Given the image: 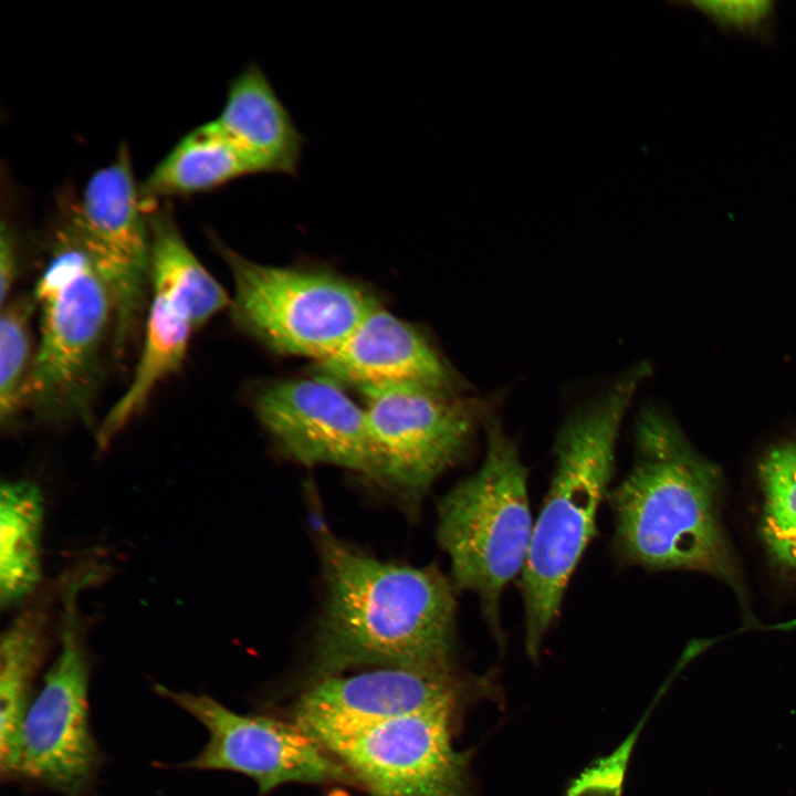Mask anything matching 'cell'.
Returning a JSON list of instances; mask_svg holds the SVG:
<instances>
[{
  "label": "cell",
  "mask_w": 796,
  "mask_h": 796,
  "mask_svg": "<svg viewBox=\"0 0 796 796\" xmlns=\"http://www.w3.org/2000/svg\"><path fill=\"white\" fill-rule=\"evenodd\" d=\"M315 537L326 600L307 668L311 684L360 666L450 668L455 586L437 566L383 562L336 537Z\"/></svg>",
  "instance_id": "cell-1"
},
{
  "label": "cell",
  "mask_w": 796,
  "mask_h": 796,
  "mask_svg": "<svg viewBox=\"0 0 796 796\" xmlns=\"http://www.w3.org/2000/svg\"><path fill=\"white\" fill-rule=\"evenodd\" d=\"M647 373L645 365L620 373L570 407L557 429L554 471L520 579L525 648L532 659L538 657L569 579L597 533L596 517L608 495L620 429Z\"/></svg>",
  "instance_id": "cell-2"
},
{
  "label": "cell",
  "mask_w": 796,
  "mask_h": 796,
  "mask_svg": "<svg viewBox=\"0 0 796 796\" xmlns=\"http://www.w3.org/2000/svg\"><path fill=\"white\" fill-rule=\"evenodd\" d=\"M633 444L630 471L607 495L619 559L652 570H702L732 582L719 519V469L654 406L639 410Z\"/></svg>",
  "instance_id": "cell-3"
},
{
  "label": "cell",
  "mask_w": 796,
  "mask_h": 796,
  "mask_svg": "<svg viewBox=\"0 0 796 796\" xmlns=\"http://www.w3.org/2000/svg\"><path fill=\"white\" fill-rule=\"evenodd\" d=\"M480 468L439 502L438 540L451 563L457 589L474 593L496 641H504L501 596L522 573L534 522L527 468L499 412L484 426Z\"/></svg>",
  "instance_id": "cell-4"
},
{
  "label": "cell",
  "mask_w": 796,
  "mask_h": 796,
  "mask_svg": "<svg viewBox=\"0 0 796 796\" xmlns=\"http://www.w3.org/2000/svg\"><path fill=\"white\" fill-rule=\"evenodd\" d=\"M32 295L40 310V337L27 406L46 423H90L114 310L108 289L65 223Z\"/></svg>",
  "instance_id": "cell-5"
},
{
  "label": "cell",
  "mask_w": 796,
  "mask_h": 796,
  "mask_svg": "<svg viewBox=\"0 0 796 796\" xmlns=\"http://www.w3.org/2000/svg\"><path fill=\"white\" fill-rule=\"evenodd\" d=\"M211 239L233 280V321L276 352L321 363L378 304L360 285L335 273L260 264Z\"/></svg>",
  "instance_id": "cell-6"
},
{
  "label": "cell",
  "mask_w": 796,
  "mask_h": 796,
  "mask_svg": "<svg viewBox=\"0 0 796 796\" xmlns=\"http://www.w3.org/2000/svg\"><path fill=\"white\" fill-rule=\"evenodd\" d=\"M377 457V480L406 499L421 498L472 449L503 396H465L422 385L362 391Z\"/></svg>",
  "instance_id": "cell-7"
},
{
  "label": "cell",
  "mask_w": 796,
  "mask_h": 796,
  "mask_svg": "<svg viewBox=\"0 0 796 796\" xmlns=\"http://www.w3.org/2000/svg\"><path fill=\"white\" fill-rule=\"evenodd\" d=\"M90 574L64 590L60 652L25 713L20 739L18 778L64 796H88L101 754L90 725L91 663L77 596Z\"/></svg>",
  "instance_id": "cell-8"
},
{
  "label": "cell",
  "mask_w": 796,
  "mask_h": 796,
  "mask_svg": "<svg viewBox=\"0 0 796 796\" xmlns=\"http://www.w3.org/2000/svg\"><path fill=\"white\" fill-rule=\"evenodd\" d=\"M66 226L109 291L113 347L122 355L135 336L150 291V233L125 146L97 170L70 210Z\"/></svg>",
  "instance_id": "cell-9"
},
{
  "label": "cell",
  "mask_w": 796,
  "mask_h": 796,
  "mask_svg": "<svg viewBox=\"0 0 796 796\" xmlns=\"http://www.w3.org/2000/svg\"><path fill=\"white\" fill-rule=\"evenodd\" d=\"M452 713L407 715L317 742L369 796H469V754L453 746Z\"/></svg>",
  "instance_id": "cell-10"
},
{
  "label": "cell",
  "mask_w": 796,
  "mask_h": 796,
  "mask_svg": "<svg viewBox=\"0 0 796 796\" xmlns=\"http://www.w3.org/2000/svg\"><path fill=\"white\" fill-rule=\"evenodd\" d=\"M156 691L188 712L208 731L200 753L181 767L229 771L252 778L259 795L286 783H350L346 767L296 723L239 714L207 694Z\"/></svg>",
  "instance_id": "cell-11"
},
{
  "label": "cell",
  "mask_w": 796,
  "mask_h": 796,
  "mask_svg": "<svg viewBox=\"0 0 796 796\" xmlns=\"http://www.w3.org/2000/svg\"><path fill=\"white\" fill-rule=\"evenodd\" d=\"M254 409L281 450L307 464L343 467L377 479L365 408L326 376L289 379L261 390Z\"/></svg>",
  "instance_id": "cell-12"
},
{
  "label": "cell",
  "mask_w": 796,
  "mask_h": 796,
  "mask_svg": "<svg viewBox=\"0 0 796 796\" xmlns=\"http://www.w3.org/2000/svg\"><path fill=\"white\" fill-rule=\"evenodd\" d=\"M467 682L450 668H378L311 684L295 723L316 741L407 715L454 710Z\"/></svg>",
  "instance_id": "cell-13"
},
{
  "label": "cell",
  "mask_w": 796,
  "mask_h": 796,
  "mask_svg": "<svg viewBox=\"0 0 796 796\" xmlns=\"http://www.w3.org/2000/svg\"><path fill=\"white\" fill-rule=\"evenodd\" d=\"M318 366L323 376L362 391L395 385L462 391L459 377L434 346L379 303Z\"/></svg>",
  "instance_id": "cell-14"
},
{
  "label": "cell",
  "mask_w": 796,
  "mask_h": 796,
  "mask_svg": "<svg viewBox=\"0 0 796 796\" xmlns=\"http://www.w3.org/2000/svg\"><path fill=\"white\" fill-rule=\"evenodd\" d=\"M206 125L245 155L259 174L297 176L305 138L256 63L230 82L220 114Z\"/></svg>",
  "instance_id": "cell-15"
},
{
  "label": "cell",
  "mask_w": 796,
  "mask_h": 796,
  "mask_svg": "<svg viewBox=\"0 0 796 796\" xmlns=\"http://www.w3.org/2000/svg\"><path fill=\"white\" fill-rule=\"evenodd\" d=\"M139 360L125 392L111 407L96 430V443L105 450L147 405L155 388L182 365L191 333L196 329L187 306L158 290H150Z\"/></svg>",
  "instance_id": "cell-16"
},
{
  "label": "cell",
  "mask_w": 796,
  "mask_h": 796,
  "mask_svg": "<svg viewBox=\"0 0 796 796\" xmlns=\"http://www.w3.org/2000/svg\"><path fill=\"white\" fill-rule=\"evenodd\" d=\"M49 647V614L34 604L12 620L0 645V768L2 781L18 778L21 730L33 684Z\"/></svg>",
  "instance_id": "cell-17"
},
{
  "label": "cell",
  "mask_w": 796,
  "mask_h": 796,
  "mask_svg": "<svg viewBox=\"0 0 796 796\" xmlns=\"http://www.w3.org/2000/svg\"><path fill=\"white\" fill-rule=\"evenodd\" d=\"M259 174L255 165L206 124L197 127L163 158L139 187L148 212L154 202L221 187Z\"/></svg>",
  "instance_id": "cell-18"
},
{
  "label": "cell",
  "mask_w": 796,
  "mask_h": 796,
  "mask_svg": "<svg viewBox=\"0 0 796 796\" xmlns=\"http://www.w3.org/2000/svg\"><path fill=\"white\" fill-rule=\"evenodd\" d=\"M148 224L150 289L185 303L196 329L230 307L231 297L191 251L168 205L150 209Z\"/></svg>",
  "instance_id": "cell-19"
},
{
  "label": "cell",
  "mask_w": 796,
  "mask_h": 796,
  "mask_svg": "<svg viewBox=\"0 0 796 796\" xmlns=\"http://www.w3.org/2000/svg\"><path fill=\"white\" fill-rule=\"evenodd\" d=\"M44 499L27 480L7 481L0 495V601L9 608L24 601L41 578Z\"/></svg>",
  "instance_id": "cell-20"
},
{
  "label": "cell",
  "mask_w": 796,
  "mask_h": 796,
  "mask_svg": "<svg viewBox=\"0 0 796 796\" xmlns=\"http://www.w3.org/2000/svg\"><path fill=\"white\" fill-rule=\"evenodd\" d=\"M761 532L771 556L796 570V441L772 448L762 459Z\"/></svg>",
  "instance_id": "cell-21"
},
{
  "label": "cell",
  "mask_w": 796,
  "mask_h": 796,
  "mask_svg": "<svg viewBox=\"0 0 796 796\" xmlns=\"http://www.w3.org/2000/svg\"><path fill=\"white\" fill-rule=\"evenodd\" d=\"M36 302L31 294L10 297L1 305L0 317V422L10 427L22 407L33 356L31 317Z\"/></svg>",
  "instance_id": "cell-22"
},
{
  "label": "cell",
  "mask_w": 796,
  "mask_h": 796,
  "mask_svg": "<svg viewBox=\"0 0 796 796\" xmlns=\"http://www.w3.org/2000/svg\"><path fill=\"white\" fill-rule=\"evenodd\" d=\"M674 4L700 12L723 33L765 44L773 41L777 13L774 1H684Z\"/></svg>",
  "instance_id": "cell-23"
},
{
  "label": "cell",
  "mask_w": 796,
  "mask_h": 796,
  "mask_svg": "<svg viewBox=\"0 0 796 796\" xmlns=\"http://www.w3.org/2000/svg\"><path fill=\"white\" fill-rule=\"evenodd\" d=\"M18 252L15 237L10 224L2 221L0 234V301L3 305L9 298L15 281Z\"/></svg>",
  "instance_id": "cell-24"
}]
</instances>
